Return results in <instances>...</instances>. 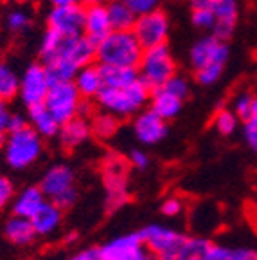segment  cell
<instances>
[{
	"mask_svg": "<svg viewBox=\"0 0 257 260\" xmlns=\"http://www.w3.org/2000/svg\"><path fill=\"white\" fill-rule=\"evenodd\" d=\"M214 244L203 237H185L177 260H210Z\"/></svg>",
	"mask_w": 257,
	"mask_h": 260,
	"instance_id": "cb8c5ba5",
	"label": "cell"
},
{
	"mask_svg": "<svg viewBox=\"0 0 257 260\" xmlns=\"http://www.w3.org/2000/svg\"><path fill=\"white\" fill-rule=\"evenodd\" d=\"M210 9L216 16L212 35L221 40H229L234 35L237 24V2L236 0H212Z\"/></svg>",
	"mask_w": 257,
	"mask_h": 260,
	"instance_id": "5bb4252c",
	"label": "cell"
},
{
	"mask_svg": "<svg viewBox=\"0 0 257 260\" xmlns=\"http://www.w3.org/2000/svg\"><path fill=\"white\" fill-rule=\"evenodd\" d=\"M81 94L76 89L74 81H54L47 96H45V107L53 114L60 125L77 118L81 110Z\"/></svg>",
	"mask_w": 257,
	"mask_h": 260,
	"instance_id": "5b68a950",
	"label": "cell"
},
{
	"mask_svg": "<svg viewBox=\"0 0 257 260\" xmlns=\"http://www.w3.org/2000/svg\"><path fill=\"white\" fill-rule=\"evenodd\" d=\"M76 199H77V191H76V188L72 186V188H68V190H65L63 193L56 195V197L51 201H53L54 204H58L61 210H67V208H70L76 203Z\"/></svg>",
	"mask_w": 257,
	"mask_h": 260,
	"instance_id": "f35d334b",
	"label": "cell"
},
{
	"mask_svg": "<svg viewBox=\"0 0 257 260\" xmlns=\"http://www.w3.org/2000/svg\"><path fill=\"white\" fill-rule=\"evenodd\" d=\"M101 260H157V256L139 233H128L106 242L101 248Z\"/></svg>",
	"mask_w": 257,
	"mask_h": 260,
	"instance_id": "ba28073f",
	"label": "cell"
},
{
	"mask_svg": "<svg viewBox=\"0 0 257 260\" xmlns=\"http://www.w3.org/2000/svg\"><path fill=\"white\" fill-rule=\"evenodd\" d=\"M6 25H8V29L11 32L18 35V32L25 31V29L31 25V16L25 11H22V9H15V11L9 13L8 18H6Z\"/></svg>",
	"mask_w": 257,
	"mask_h": 260,
	"instance_id": "e575fe53",
	"label": "cell"
},
{
	"mask_svg": "<svg viewBox=\"0 0 257 260\" xmlns=\"http://www.w3.org/2000/svg\"><path fill=\"white\" fill-rule=\"evenodd\" d=\"M160 87H164L165 90H169L171 94L178 96L180 100H185V98L189 96V92H191L189 81L185 80L184 76H180V74H173V76L169 78L164 85H160Z\"/></svg>",
	"mask_w": 257,
	"mask_h": 260,
	"instance_id": "d590c367",
	"label": "cell"
},
{
	"mask_svg": "<svg viewBox=\"0 0 257 260\" xmlns=\"http://www.w3.org/2000/svg\"><path fill=\"white\" fill-rule=\"evenodd\" d=\"M51 6H76V4H83L81 0H47Z\"/></svg>",
	"mask_w": 257,
	"mask_h": 260,
	"instance_id": "7dc6e473",
	"label": "cell"
},
{
	"mask_svg": "<svg viewBox=\"0 0 257 260\" xmlns=\"http://www.w3.org/2000/svg\"><path fill=\"white\" fill-rule=\"evenodd\" d=\"M108 15L112 22V29H133V24L137 20V15L122 2V0H110L108 4Z\"/></svg>",
	"mask_w": 257,
	"mask_h": 260,
	"instance_id": "4316f807",
	"label": "cell"
},
{
	"mask_svg": "<svg viewBox=\"0 0 257 260\" xmlns=\"http://www.w3.org/2000/svg\"><path fill=\"white\" fill-rule=\"evenodd\" d=\"M137 71H139V78L153 90L164 85L169 78L177 74V61L167 45L160 44L144 49Z\"/></svg>",
	"mask_w": 257,
	"mask_h": 260,
	"instance_id": "277c9868",
	"label": "cell"
},
{
	"mask_svg": "<svg viewBox=\"0 0 257 260\" xmlns=\"http://www.w3.org/2000/svg\"><path fill=\"white\" fill-rule=\"evenodd\" d=\"M63 40H65L63 35L51 27L44 32V37H41V42H40V56L44 58V61L49 60V58L56 56V54L60 53Z\"/></svg>",
	"mask_w": 257,
	"mask_h": 260,
	"instance_id": "4dcf8cb0",
	"label": "cell"
},
{
	"mask_svg": "<svg viewBox=\"0 0 257 260\" xmlns=\"http://www.w3.org/2000/svg\"><path fill=\"white\" fill-rule=\"evenodd\" d=\"M2 58H4V56H2V51H0V63H2Z\"/></svg>",
	"mask_w": 257,
	"mask_h": 260,
	"instance_id": "db71d44e",
	"label": "cell"
},
{
	"mask_svg": "<svg viewBox=\"0 0 257 260\" xmlns=\"http://www.w3.org/2000/svg\"><path fill=\"white\" fill-rule=\"evenodd\" d=\"M27 109L31 126L36 130L41 138H54V136H58L61 125L54 119L53 114L49 112L45 103H36V105H31Z\"/></svg>",
	"mask_w": 257,
	"mask_h": 260,
	"instance_id": "7402d4cb",
	"label": "cell"
},
{
	"mask_svg": "<svg viewBox=\"0 0 257 260\" xmlns=\"http://www.w3.org/2000/svg\"><path fill=\"white\" fill-rule=\"evenodd\" d=\"M110 31H112V22H110L106 4L84 6V37H89L92 42L99 44Z\"/></svg>",
	"mask_w": 257,
	"mask_h": 260,
	"instance_id": "9a60e30c",
	"label": "cell"
},
{
	"mask_svg": "<svg viewBox=\"0 0 257 260\" xmlns=\"http://www.w3.org/2000/svg\"><path fill=\"white\" fill-rule=\"evenodd\" d=\"M90 130L97 139H110L119 130V119L115 114L105 110V112L94 116L92 123H90Z\"/></svg>",
	"mask_w": 257,
	"mask_h": 260,
	"instance_id": "83f0119b",
	"label": "cell"
},
{
	"mask_svg": "<svg viewBox=\"0 0 257 260\" xmlns=\"http://www.w3.org/2000/svg\"><path fill=\"white\" fill-rule=\"evenodd\" d=\"M13 193H15V190H13L11 181L0 175V210H4L8 206L9 201L13 199Z\"/></svg>",
	"mask_w": 257,
	"mask_h": 260,
	"instance_id": "60d3db41",
	"label": "cell"
},
{
	"mask_svg": "<svg viewBox=\"0 0 257 260\" xmlns=\"http://www.w3.org/2000/svg\"><path fill=\"white\" fill-rule=\"evenodd\" d=\"M4 235L15 246H27L36 239V230L32 226L31 219L20 215H13L6 220Z\"/></svg>",
	"mask_w": 257,
	"mask_h": 260,
	"instance_id": "d6986e66",
	"label": "cell"
},
{
	"mask_svg": "<svg viewBox=\"0 0 257 260\" xmlns=\"http://www.w3.org/2000/svg\"><path fill=\"white\" fill-rule=\"evenodd\" d=\"M74 186V172L67 165H56L49 168L41 177L40 188L47 199H54L56 195L63 193L65 190Z\"/></svg>",
	"mask_w": 257,
	"mask_h": 260,
	"instance_id": "2e32d148",
	"label": "cell"
},
{
	"mask_svg": "<svg viewBox=\"0 0 257 260\" xmlns=\"http://www.w3.org/2000/svg\"><path fill=\"white\" fill-rule=\"evenodd\" d=\"M246 121L255 123L257 125V96H253V100H252V109H250V116Z\"/></svg>",
	"mask_w": 257,
	"mask_h": 260,
	"instance_id": "c3c4849f",
	"label": "cell"
},
{
	"mask_svg": "<svg viewBox=\"0 0 257 260\" xmlns=\"http://www.w3.org/2000/svg\"><path fill=\"white\" fill-rule=\"evenodd\" d=\"M44 65L51 80H53V83L54 81H74L77 71H79V67L72 60H68V58L61 56V54H56V56L45 60Z\"/></svg>",
	"mask_w": 257,
	"mask_h": 260,
	"instance_id": "484cf974",
	"label": "cell"
},
{
	"mask_svg": "<svg viewBox=\"0 0 257 260\" xmlns=\"http://www.w3.org/2000/svg\"><path fill=\"white\" fill-rule=\"evenodd\" d=\"M44 150L41 136L31 125L20 130L8 132L4 141V155L6 161L15 170H24L38 161Z\"/></svg>",
	"mask_w": 257,
	"mask_h": 260,
	"instance_id": "3957f363",
	"label": "cell"
},
{
	"mask_svg": "<svg viewBox=\"0 0 257 260\" xmlns=\"http://www.w3.org/2000/svg\"><path fill=\"white\" fill-rule=\"evenodd\" d=\"M47 24L51 29L61 32L63 37L83 35L84 6H53L47 15Z\"/></svg>",
	"mask_w": 257,
	"mask_h": 260,
	"instance_id": "8fae6325",
	"label": "cell"
},
{
	"mask_svg": "<svg viewBox=\"0 0 257 260\" xmlns=\"http://www.w3.org/2000/svg\"><path fill=\"white\" fill-rule=\"evenodd\" d=\"M101 74L105 87H126L139 80L137 67H119V65H101Z\"/></svg>",
	"mask_w": 257,
	"mask_h": 260,
	"instance_id": "d4e9b609",
	"label": "cell"
},
{
	"mask_svg": "<svg viewBox=\"0 0 257 260\" xmlns=\"http://www.w3.org/2000/svg\"><path fill=\"white\" fill-rule=\"evenodd\" d=\"M142 242L155 253L157 260H177L185 237L173 228L160 224H148L139 232Z\"/></svg>",
	"mask_w": 257,
	"mask_h": 260,
	"instance_id": "8992f818",
	"label": "cell"
},
{
	"mask_svg": "<svg viewBox=\"0 0 257 260\" xmlns=\"http://www.w3.org/2000/svg\"><path fill=\"white\" fill-rule=\"evenodd\" d=\"M191 20H193L194 27L201 29V31H212L214 24H216V16L210 8H198L193 9Z\"/></svg>",
	"mask_w": 257,
	"mask_h": 260,
	"instance_id": "d6a6232c",
	"label": "cell"
},
{
	"mask_svg": "<svg viewBox=\"0 0 257 260\" xmlns=\"http://www.w3.org/2000/svg\"><path fill=\"white\" fill-rule=\"evenodd\" d=\"M229 45L225 40L214 37H203L191 47L189 61L193 65V69L198 71L201 67H209V65H225L229 60Z\"/></svg>",
	"mask_w": 257,
	"mask_h": 260,
	"instance_id": "30bf717a",
	"label": "cell"
},
{
	"mask_svg": "<svg viewBox=\"0 0 257 260\" xmlns=\"http://www.w3.org/2000/svg\"><path fill=\"white\" fill-rule=\"evenodd\" d=\"M133 32L144 49L165 44L169 37V16L160 8L137 16Z\"/></svg>",
	"mask_w": 257,
	"mask_h": 260,
	"instance_id": "52a82bcc",
	"label": "cell"
},
{
	"mask_svg": "<svg viewBox=\"0 0 257 260\" xmlns=\"http://www.w3.org/2000/svg\"><path fill=\"white\" fill-rule=\"evenodd\" d=\"M58 54L72 60L77 67H83V65L94 63V60L97 56V44L90 40L89 37H84V35L65 37Z\"/></svg>",
	"mask_w": 257,
	"mask_h": 260,
	"instance_id": "4fadbf2b",
	"label": "cell"
},
{
	"mask_svg": "<svg viewBox=\"0 0 257 260\" xmlns=\"http://www.w3.org/2000/svg\"><path fill=\"white\" fill-rule=\"evenodd\" d=\"M9 119H11V112L8 109V102H6L4 98H0V132L2 134L8 132Z\"/></svg>",
	"mask_w": 257,
	"mask_h": 260,
	"instance_id": "ee69618b",
	"label": "cell"
},
{
	"mask_svg": "<svg viewBox=\"0 0 257 260\" xmlns=\"http://www.w3.org/2000/svg\"><path fill=\"white\" fill-rule=\"evenodd\" d=\"M58 134H60L61 145H63L65 148H68V150H72V148L83 145V143L90 138L92 130H90L89 123L84 121L81 116H77V118L63 123V125L60 126V132H58Z\"/></svg>",
	"mask_w": 257,
	"mask_h": 260,
	"instance_id": "44dd1931",
	"label": "cell"
},
{
	"mask_svg": "<svg viewBox=\"0 0 257 260\" xmlns=\"http://www.w3.org/2000/svg\"><path fill=\"white\" fill-rule=\"evenodd\" d=\"M252 100L253 96L248 92H239L232 102V110L239 119H248L250 109H252Z\"/></svg>",
	"mask_w": 257,
	"mask_h": 260,
	"instance_id": "8d00e7d4",
	"label": "cell"
},
{
	"mask_svg": "<svg viewBox=\"0 0 257 260\" xmlns=\"http://www.w3.org/2000/svg\"><path fill=\"white\" fill-rule=\"evenodd\" d=\"M18 90H20V76L2 61L0 63V98L9 102L18 96Z\"/></svg>",
	"mask_w": 257,
	"mask_h": 260,
	"instance_id": "f1b7e54d",
	"label": "cell"
},
{
	"mask_svg": "<svg viewBox=\"0 0 257 260\" xmlns=\"http://www.w3.org/2000/svg\"><path fill=\"white\" fill-rule=\"evenodd\" d=\"M24 126H27V121H25L22 116H13L11 114V119H9V125H8V132H13V130H20L24 128Z\"/></svg>",
	"mask_w": 257,
	"mask_h": 260,
	"instance_id": "bcb514c9",
	"label": "cell"
},
{
	"mask_svg": "<svg viewBox=\"0 0 257 260\" xmlns=\"http://www.w3.org/2000/svg\"><path fill=\"white\" fill-rule=\"evenodd\" d=\"M239 125V118L236 116L232 109H221L214 116V128L220 132L221 136H230L237 130Z\"/></svg>",
	"mask_w": 257,
	"mask_h": 260,
	"instance_id": "1f68e13d",
	"label": "cell"
},
{
	"mask_svg": "<svg viewBox=\"0 0 257 260\" xmlns=\"http://www.w3.org/2000/svg\"><path fill=\"white\" fill-rule=\"evenodd\" d=\"M15 2H18V4H22V2H27V0H15Z\"/></svg>",
	"mask_w": 257,
	"mask_h": 260,
	"instance_id": "f5cc1de1",
	"label": "cell"
},
{
	"mask_svg": "<svg viewBox=\"0 0 257 260\" xmlns=\"http://www.w3.org/2000/svg\"><path fill=\"white\" fill-rule=\"evenodd\" d=\"M122 2H124L137 16L153 11V9H158L162 4V0H122Z\"/></svg>",
	"mask_w": 257,
	"mask_h": 260,
	"instance_id": "74e56055",
	"label": "cell"
},
{
	"mask_svg": "<svg viewBox=\"0 0 257 260\" xmlns=\"http://www.w3.org/2000/svg\"><path fill=\"white\" fill-rule=\"evenodd\" d=\"M4 141H6L4 134H2V132H0V148H4Z\"/></svg>",
	"mask_w": 257,
	"mask_h": 260,
	"instance_id": "816d5d0a",
	"label": "cell"
},
{
	"mask_svg": "<svg viewBox=\"0 0 257 260\" xmlns=\"http://www.w3.org/2000/svg\"><path fill=\"white\" fill-rule=\"evenodd\" d=\"M210 2H212V0H191V6H193V9L210 8Z\"/></svg>",
	"mask_w": 257,
	"mask_h": 260,
	"instance_id": "681fc988",
	"label": "cell"
},
{
	"mask_svg": "<svg viewBox=\"0 0 257 260\" xmlns=\"http://www.w3.org/2000/svg\"><path fill=\"white\" fill-rule=\"evenodd\" d=\"M151 98V89L139 78L126 87H103L97 94V105L117 118H128L137 114Z\"/></svg>",
	"mask_w": 257,
	"mask_h": 260,
	"instance_id": "7a4b0ae2",
	"label": "cell"
},
{
	"mask_svg": "<svg viewBox=\"0 0 257 260\" xmlns=\"http://www.w3.org/2000/svg\"><path fill=\"white\" fill-rule=\"evenodd\" d=\"M210 260H257V251L252 248H232L214 244Z\"/></svg>",
	"mask_w": 257,
	"mask_h": 260,
	"instance_id": "f546056e",
	"label": "cell"
},
{
	"mask_svg": "<svg viewBox=\"0 0 257 260\" xmlns=\"http://www.w3.org/2000/svg\"><path fill=\"white\" fill-rule=\"evenodd\" d=\"M151 110L164 118L165 121L167 119L177 118L182 110V105H184V100H180L178 96L171 94L169 90H165L164 87H157V89L151 90Z\"/></svg>",
	"mask_w": 257,
	"mask_h": 260,
	"instance_id": "ffe728a7",
	"label": "cell"
},
{
	"mask_svg": "<svg viewBox=\"0 0 257 260\" xmlns=\"http://www.w3.org/2000/svg\"><path fill=\"white\" fill-rule=\"evenodd\" d=\"M84 6H97V4H108L110 0H81Z\"/></svg>",
	"mask_w": 257,
	"mask_h": 260,
	"instance_id": "f907efd6",
	"label": "cell"
},
{
	"mask_svg": "<svg viewBox=\"0 0 257 260\" xmlns=\"http://www.w3.org/2000/svg\"><path fill=\"white\" fill-rule=\"evenodd\" d=\"M128 161H130V165H132L133 168H139V170H144V168L148 167L149 157H148V154H146L144 150H132V152H130Z\"/></svg>",
	"mask_w": 257,
	"mask_h": 260,
	"instance_id": "b9f144b4",
	"label": "cell"
},
{
	"mask_svg": "<svg viewBox=\"0 0 257 260\" xmlns=\"http://www.w3.org/2000/svg\"><path fill=\"white\" fill-rule=\"evenodd\" d=\"M70 260H101V248H89L76 253Z\"/></svg>",
	"mask_w": 257,
	"mask_h": 260,
	"instance_id": "f6af8a7d",
	"label": "cell"
},
{
	"mask_svg": "<svg viewBox=\"0 0 257 260\" xmlns=\"http://www.w3.org/2000/svg\"><path fill=\"white\" fill-rule=\"evenodd\" d=\"M135 138L144 145H157L167 136V123L155 110H144L133 121Z\"/></svg>",
	"mask_w": 257,
	"mask_h": 260,
	"instance_id": "7c38bea8",
	"label": "cell"
},
{
	"mask_svg": "<svg viewBox=\"0 0 257 260\" xmlns=\"http://www.w3.org/2000/svg\"><path fill=\"white\" fill-rule=\"evenodd\" d=\"M144 47L137 40L132 29H112L97 44L96 60L99 65H119V67H139Z\"/></svg>",
	"mask_w": 257,
	"mask_h": 260,
	"instance_id": "6da1fadb",
	"label": "cell"
},
{
	"mask_svg": "<svg viewBox=\"0 0 257 260\" xmlns=\"http://www.w3.org/2000/svg\"><path fill=\"white\" fill-rule=\"evenodd\" d=\"M243 136H245L246 145H248L250 148L257 154V125L255 123L246 121L245 128H243Z\"/></svg>",
	"mask_w": 257,
	"mask_h": 260,
	"instance_id": "7bdbcfd3",
	"label": "cell"
},
{
	"mask_svg": "<svg viewBox=\"0 0 257 260\" xmlns=\"http://www.w3.org/2000/svg\"><path fill=\"white\" fill-rule=\"evenodd\" d=\"M61 219H63V210L51 199H47L31 217V222L36 230V235H51L54 230H58Z\"/></svg>",
	"mask_w": 257,
	"mask_h": 260,
	"instance_id": "ac0fdd59",
	"label": "cell"
},
{
	"mask_svg": "<svg viewBox=\"0 0 257 260\" xmlns=\"http://www.w3.org/2000/svg\"><path fill=\"white\" fill-rule=\"evenodd\" d=\"M223 69H225V65H209V67H201V69L194 71V78L200 85H214L218 80L221 78L223 74Z\"/></svg>",
	"mask_w": 257,
	"mask_h": 260,
	"instance_id": "836d02e7",
	"label": "cell"
},
{
	"mask_svg": "<svg viewBox=\"0 0 257 260\" xmlns=\"http://www.w3.org/2000/svg\"><path fill=\"white\" fill-rule=\"evenodd\" d=\"M53 85V80L49 76L44 63H31L24 74L20 76V90L18 96L27 107L44 103L49 89Z\"/></svg>",
	"mask_w": 257,
	"mask_h": 260,
	"instance_id": "9c48e42d",
	"label": "cell"
},
{
	"mask_svg": "<svg viewBox=\"0 0 257 260\" xmlns=\"http://www.w3.org/2000/svg\"><path fill=\"white\" fill-rule=\"evenodd\" d=\"M45 201H47V197L44 195L40 186L25 188V190L20 191V195L15 199V203H13V215H20V217L31 219Z\"/></svg>",
	"mask_w": 257,
	"mask_h": 260,
	"instance_id": "603a6c76",
	"label": "cell"
},
{
	"mask_svg": "<svg viewBox=\"0 0 257 260\" xmlns=\"http://www.w3.org/2000/svg\"><path fill=\"white\" fill-rule=\"evenodd\" d=\"M74 85L79 90L81 98H97V94L101 92V89L105 87L103 81V74H101V65H83L77 71L76 78H74Z\"/></svg>",
	"mask_w": 257,
	"mask_h": 260,
	"instance_id": "e0dca14e",
	"label": "cell"
},
{
	"mask_svg": "<svg viewBox=\"0 0 257 260\" xmlns=\"http://www.w3.org/2000/svg\"><path fill=\"white\" fill-rule=\"evenodd\" d=\"M182 210H184V203H182L178 197H169V199H165L164 203H162V213H164L165 217L180 215Z\"/></svg>",
	"mask_w": 257,
	"mask_h": 260,
	"instance_id": "ab89813d",
	"label": "cell"
}]
</instances>
